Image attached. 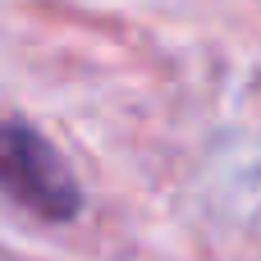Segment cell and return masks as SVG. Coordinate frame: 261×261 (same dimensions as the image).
Returning <instances> with one entry per match:
<instances>
[{
	"instance_id": "obj_1",
	"label": "cell",
	"mask_w": 261,
	"mask_h": 261,
	"mask_svg": "<svg viewBox=\"0 0 261 261\" xmlns=\"http://www.w3.org/2000/svg\"><path fill=\"white\" fill-rule=\"evenodd\" d=\"M0 174H5V193L37 211L41 220H69L78 211V184L64 170V161L55 156V147L46 138H37L28 124H9L5 128V156H0Z\"/></svg>"
}]
</instances>
